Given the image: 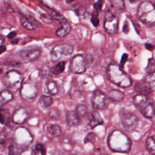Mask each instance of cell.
<instances>
[{"label":"cell","mask_w":155,"mask_h":155,"mask_svg":"<svg viewBox=\"0 0 155 155\" xmlns=\"http://www.w3.org/2000/svg\"><path fill=\"white\" fill-rule=\"evenodd\" d=\"M18 39H12V40L11 41V42L13 43V44H17V43L18 42Z\"/></svg>","instance_id":"cell-44"},{"label":"cell","mask_w":155,"mask_h":155,"mask_svg":"<svg viewBox=\"0 0 155 155\" xmlns=\"http://www.w3.org/2000/svg\"><path fill=\"white\" fill-rule=\"evenodd\" d=\"M6 140V135L4 132H0V143H4Z\"/></svg>","instance_id":"cell-39"},{"label":"cell","mask_w":155,"mask_h":155,"mask_svg":"<svg viewBox=\"0 0 155 155\" xmlns=\"http://www.w3.org/2000/svg\"><path fill=\"white\" fill-rule=\"evenodd\" d=\"M37 91L35 85L28 82L22 85L20 88L21 95L25 100H31L35 98L37 94Z\"/></svg>","instance_id":"cell-13"},{"label":"cell","mask_w":155,"mask_h":155,"mask_svg":"<svg viewBox=\"0 0 155 155\" xmlns=\"http://www.w3.org/2000/svg\"><path fill=\"white\" fill-rule=\"evenodd\" d=\"M155 70V60L154 58H151L148 60V63L147 68H145L146 71L148 73H151L154 71Z\"/></svg>","instance_id":"cell-31"},{"label":"cell","mask_w":155,"mask_h":155,"mask_svg":"<svg viewBox=\"0 0 155 155\" xmlns=\"http://www.w3.org/2000/svg\"><path fill=\"white\" fill-rule=\"evenodd\" d=\"M75 112L79 116L80 118L85 117L88 113L87 107L83 104H79L76 106Z\"/></svg>","instance_id":"cell-29"},{"label":"cell","mask_w":155,"mask_h":155,"mask_svg":"<svg viewBox=\"0 0 155 155\" xmlns=\"http://www.w3.org/2000/svg\"><path fill=\"white\" fill-rule=\"evenodd\" d=\"M107 74L112 83L120 87L127 88L130 87L132 84L130 77L116 64H111L108 66Z\"/></svg>","instance_id":"cell-2"},{"label":"cell","mask_w":155,"mask_h":155,"mask_svg":"<svg viewBox=\"0 0 155 155\" xmlns=\"http://www.w3.org/2000/svg\"><path fill=\"white\" fill-rule=\"evenodd\" d=\"M91 21L92 24H93V25L94 27H97L99 23V20L98 18V15L97 14H95L93 13L91 16Z\"/></svg>","instance_id":"cell-36"},{"label":"cell","mask_w":155,"mask_h":155,"mask_svg":"<svg viewBox=\"0 0 155 155\" xmlns=\"http://www.w3.org/2000/svg\"><path fill=\"white\" fill-rule=\"evenodd\" d=\"M61 27L56 31V35L61 38L67 36L71 31V25L64 17L59 21Z\"/></svg>","instance_id":"cell-16"},{"label":"cell","mask_w":155,"mask_h":155,"mask_svg":"<svg viewBox=\"0 0 155 155\" xmlns=\"http://www.w3.org/2000/svg\"><path fill=\"white\" fill-rule=\"evenodd\" d=\"M107 143L111 151L122 153H128L132 145L130 138L119 130L113 131L108 135Z\"/></svg>","instance_id":"cell-1"},{"label":"cell","mask_w":155,"mask_h":155,"mask_svg":"<svg viewBox=\"0 0 155 155\" xmlns=\"http://www.w3.org/2000/svg\"><path fill=\"white\" fill-rule=\"evenodd\" d=\"M120 117L123 128L127 131L134 130L138 125L139 118L130 112L122 111L120 113Z\"/></svg>","instance_id":"cell-7"},{"label":"cell","mask_w":155,"mask_h":155,"mask_svg":"<svg viewBox=\"0 0 155 155\" xmlns=\"http://www.w3.org/2000/svg\"><path fill=\"white\" fill-rule=\"evenodd\" d=\"M65 119L67 124L70 127L78 126L81 122V118L75 112V111H67L65 116Z\"/></svg>","instance_id":"cell-18"},{"label":"cell","mask_w":155,"mask_h":155,"mask_svg":"<svg viewBox=\"0 0 155 155\" xmlns=\"http://www.w3.org/2000/svg\"><path fill=\"white\" fill-rule=\"evenodd\" d=\"M48 131L51 135L55 137L61 136L62 133L61 128L58 124H50L48 127Z\"/></svg>","instance_id":"cell-26"},{"label":"cell","mask_w":155,"mask_h":155,"mask_svg":"<svg viewBox=\"0 0 155 155\" xmlns=\"http://www.w3.org/2000/svg\"><path fill=\"white\" fill-rule=\"evenodd\" d=\"M40 18L43 22L47 24H50L53 22V18L50 15L47 13H41L40 15Z\"/></svg>","instance_id":"cell-33"},{"label":"cell","mask_w":155,"mask_h":155,"mask_svg":"<svg viewBox=\"0 0 155 155\" xmlns=\"http://www.w3.org/2000/svg\"><path fill=\"white\" fill-rule=\"evenodd\" d=\"M137 16L145 26H155V7L151 2L148 1L142 2L138 6Z\"/></svg>","instance_id":"cell-3"},{"label":"cell","mask_w":155,"mask_h":155,"mask_svg":"<svg viewBox=\"0 0 155 155\" xmlns=\"http://www.w3.org/2000/svg\"><path fill=\"white\" fill-rule=\"evenodd\" d=\"M65 69V62L64 61H61L58 62L54 67L51 68V72L55 75L59 74L62 73Z\"/></svg>","instance_id":"cell-30"},{"label":"cell","mask_w":155,"mask_h":155,"mask_svg":"<svg viewBox=\"0 0 155 155\" xmlns=\"http://www.w3.org/2000/svg\"><path fill=\"white\" fill-rule=\"evenodd\" d=\"M119 19L116 16L110 11H107L105 13L104 21V28L105 31L109 34H115L118 30Z\"/></svg>","instance_id":"cell-9"},{"label":"cell","mask_w":155,"mask_h":155,"mask_svg":"<svg viewBox=\"0 0 155 155\" xmlns=\"http://www.w3.org/2000/svg\"><path fill=\"white\" fill-rule=\"evenodd\" d=\"M98 155H107V154H99Z\"/></svg>","instance_id":"cell-46"},{"label":"cell","mask_w":155,"mask_h":155,"mask_svg":"<svg viewBox=\"0 0 155 155\" xmlns=\"http://www.w3.org/2000/svg\"><path fill=\"white\" fill-rule=\"evenodd\" d=\"M28 114L24 108H20L16 110L12 117L13 122L17 124H21L24 123L28 119Z\"/></svg>","instance_id":"cell-17"},{"label":"cell","mask_w":155,"mask_h":155,"mask_svg":"<svg viewBox=\"0 0 155 155\" xmlns=\"http://www.w3.org/2000/svg\"><path fill=\"white\" fill-rule=\"evenodd\" d=\"M41 54V50L37 47H28L20 50L18 56L27 61H33L36 59Z\"/></svg>","instance_id":"cell-12"},{"label":"cell","mask_w":155,"mask_h":155,"mask_svg":"<svg viewBox=\"0 0 155 155\" xmlns=\"http://www.w3.org/2000/svg\"><path fill=\"white\" fill-rule=\"evenodd\" d=\"M13 94L8 90L0 91V106H2L13 99Z\"/></svg>","instance_id":"cell-21"},{"label":"cell","mask_w":155,"mask_h":155,"mask_svg":"<svg viewBox=\"0 0 155 155\" xmlns=\"http://www.w3.org/2000/svg\"><path fill=\"white\" fill-rule=\"evenodd\" d=\"M123 31L125 33H127L128 31V25L127 24V22H125V24L123 26Z\"/></svg>","instance_id":"cell-42"},{"label":"cell","mask_w":155,"mask_h":155,"mask_svg":"<svg viewBox=\"0 0 155 155\" xmlns=\"http://www.w3.org/2000/svg\"><path fill=\"white\" fill-rule=\"evenodd\" d=\"M102 4H103V1L102 0H99L97 2L95 3V4H94V8L95 10H96L97 11H99L101 10L102 7Z\"/></svg>","instance_id":"cell-38"},{"label":"cell","mask_w":155,"mask_h":155,"mask_svg":"<svg viewBox=\"0 0 155 155\" xmlns=\"http://www.w3.org/2000/svg\"><path fill=\"white\" fill-rule=\"evenodd\" d=\"M154 7H155V3H154Z\"/></svg>","instance_id":"cell-47"},{"label":"cell","mask_w":155,"mask_h":155,"mask_svg":"<svg viewBox=\"0 0 155 155\" xmlns=\"http://www.w3.org/2000/svg\"><path fill=\"white\" fill-rule=\"evenodd\" d=\"M5 50H6V47L5 45H0V54L3 52H4Z\"/></svg>","instance_id":"cell-43"},{"label":"cell","mask_w":155,"mask_h":155,"mask_svg":"<svg viewBox=\"0 0 155 155\" xmlns=\"http://www.w3.org/2000/svg\"><path fill=\"white\" fill-rule=\"evenodd\" d=\"M18 148L15 145L12 144L8 147V155H18Z\"/></svg>","instance_id":"cell-35"},{"label":"cell","mask_w":155,"mask_h":155,"mask_svg":"<svg viewBox=\"0 0 155 155\" xmlns=\"http://www.w3.org/2000/svg\"><path fill=\"white\" fill-rule=\"evenodd\" d=\"M143 81L152 90L155 89V71L148 73Z\"/></svg>","instance_id":"cell-25"},{"label":"cell","mask_w":155,"mask_h":155,"mask_svg":"<svg viewBox=\"0 0 155 155\" xmlns=\"http://www.w3.org/2000/svg\"><path fill=\"white\" fill-rule=\"evenodd\" d=\"M48 93L51 95H56L58 93V88L56 83L53 80H48L46 82Z\"/></svg>","instance_id":"cell-23"},{"label":"cell","mask_w":155,"mask_h":155,"mask_svg":"<svg viewBox=\"0 0 155 155\" xmlns=\"http://www.w3.org/2000/svg\"><path fill=\"white\" fill-rule=\"evenodd\" d=\"M4 85L10 92H16L20 90L23 81L21 73L16 70H10L6 73L2 79Z\"/></svg>","instance_id":"cell-5"},{"label":"cell","mask_w":155,"mask_h":155,"mask_svg":"<svg viewBox=\"0 0 155 155\" xmlns=\"http://www.w3.org/2000/svg\"><path fill=\"white\" fill-rule=\"evenodd\" d=\"M19 19L21 24L25 28L29 30H32L38 28V22L32 16L21 15Z\"/></svg>","instance_id":"cell-15"},{"label":"cell","mask_w":155,"mask_h":155,"mask_svg":"<svg viewBox=\"0 0 155 155\" xmlns=\"http://www.w3.org/2000/svg\"><path fill=\"white\" fill-rule=\"evenodd\" d=\"M127 54H124L122 55V59H121V61H120V65L121 66H123L125 64V62H126L127 59Z\"/></svg>","instance_id":"cell-40"},{"label":"cell","mask_w":155,"mask_h":155,"mask_svg":"<svg viewBox=\"0 0 155 155\" xmlns=\"http://www.w3.org/2000/svg\"><path fill=\"white\" fill-rule=\"evenodd\" d=\"M19 155H35V152L31 148H26L22 151Z\"/></svg>","instance_id":"cell-37"},{"label":"cell","mask_w":155,"mask_h":155,"mask_svg":"<svg viewBox=\"0 0 155 155\" xmlns=\"http://www.w3.org/2000/svg\"><path fill=\"white\" fill-rule=\"evenodd\" d=\"M96 134L93 133V132H90L88 133L85 137L84 138V143H94L95 142L96 140Z\"/></svg>","instance_id":"cell-32"},{"label":"cell","mask_w":155,"mask_h":155,"mask_svg":"<svg viewBox=\"0 0 155 155\" xmlns=\"http://www.w3.org/2000/svg\"><path fill=\"white\" fill-rule=\"evenodd\" d=\"M111 7L118 12H122L125 9L124 0H109Z\"/></svg>","instance_id":"cell-24"},{"label":"cell","mask_w":155,"mask_h":155,"mask_svg":"<svg viewBox=\"0 0 155 155\" xmlns=\"http://www.w3.org/2000/svg\"><path fill=\"white\" fill-rule=\"evenodd\" d=\"M145 145L149 153L151 155H155V140L152 137L147 138Z\"/></svg>","instance_id":"cell-27"},{"label":"cell","mask_w":155,"mask_h":155,"mask_svg":"<svg viewBox=\"0 0 155 155\" xmlns=\"http://www.w3.org/2000/svg\"><path fill=\"white\" fill-rule=\"evenodd\" d=\"M86 61L85 58L81 54L74 56L70 64V70L74 74H81L85 71Z\"/></svg>","instance_id":"cell-10"},{"label":"cell","mask_w":155,"mask_h":155,"mask_svg":"<svg viewBox=\"0 0 155 155\" xmlns=\"http://www.w3.org/2000/svg\"><path fill=\"white\" fill-rule=\"evenodd\" d=\"M129 1L131 3H135V2H137V1H139V0H129Z\"/></svg>","instance_id":"cell-45"},{"label":"cell","mask_w":155,"mask_h":155,"mask_svg":"<svg viewBox=\"0 0 155 155\" xmlns=\"http://www.w3.org/2000/svg\"><path fill=\"white\" fill-rule=\"evenodd\" d=\"M10 113L8 111L4 108H0V123L7 124L10 121Z\"/></svg>","instance_id":"cell-28"},{"label":"cell","mask_w":155,"mask_h":155,"mask_svg":"<svg viewBox=\"0 0 155 155\" xmlns=\"http://www.w3.org/2000/svg\"><path fill=\"white\" fill-rule=\"evenodd\" d=\"M35 150L39 152L41 155H45L46 154V148L45 146L41 143H38L36 144Z\"/></svg>","instance_id":"cell-34"},{"label":"cell","mask_w":155,"mask_h":155,"mask_svg":"<svg viewBox=\"0 0 155 155\" xmlns=\"http://www.w3.org/2000/svg\"><path fill=\"white\" fill-rule=\"evenodd\" d=\"M73 47L67 44H63L56 45L51 50L50 56L52 61L56 62L65 56H68L73 52Z\"/></svg>","instance_id":"cell-8"},{"label":"cell","mask_w":155,"mask_h":155,"mask_svg":"<svg viewBox=\"0 0 155 155\" xmlns=\"http://www.w3.org/2000/svg\"><path fill=\"white\" fill-rule=\"evenodd\" d=\"M103 119L101 114L96 111H91L88 116V124L91 129L103 124Z\"/></svg>","instance_id":"cell-14"},{"label":"cell","mask_w":155,"mask_h":155,"mask_svg":"<svg viewBox=\"0 0 155 155\" xmlns=\"http://www.w3.org/2000/svg\"><path fill=\"white\" fill-rule=\"evenodd\" d=\"M133 103L145 117L150 119L154 116V107L145 96L138 94L135 95L133 97Z\"/></svg>","instance_id":"cell-4"},{"label":"cell","mask_w":155,"mask_h":155,"mask_svg":"<svg viewBox=\"0 0 155 155\" xmlns=\"http://www.w3.org/2000/svg\"><path fill=\"white\" fill-rule=\"evenodd\" d=\"M53 103V99L51 96L47 95H42L39 99V104L42 108H47Z\"/></svg>","instance_id":"cell-22"},{"label":"cell","mask_w":155,"mask_h":155,"mask_svg":"<svg viewBox=\"0 0 155 155\" xmlns=\"http://www.w3.org/2000/svg\"><path fill=\"white\" fill-rule=\"evenodd\" d=\"M33 140V137L28 130L24 127L18 128L14 133L15 145L19 147H27Z\"/></svg>","instance_id":"cell-6"},{"label":"cell","mask_w":155,"mask_h":155,"mask_svg":"<svg viewBox=\"0 0 155 155\" xmlns=\"http://www.w3.org/2000/svg\"><path fill=\"white\" fill-rule=\"evenodd\" d=\"M108 97L114 101L119 102L125 98V94L122 91L116 89H112L108 92Z\"/></svg>","instance_id":"cell-20"},{"label":"cell","mask_w":155,"mask_h":155,"mask_svg":"<svg viewBox=\"0 0 155 155\" xmlns=\"http://www.w3.org/2000/svg\"><path fill=\"white\" fill-rule=\"evenodd\" d=\"M91 102L94 110H104L107 106V96L101 90H96L93 93Z\"/></svg>","instance_id":"cell-11"},{"label":"cell","mask_w":155,"mask_h":155,"mask_svg":"<svg viewBox=\"0 0 155 155\" xmlns=\"http://www.w3.org/2000/svg\"><path fill=\"white\" fill-rule=\"evenodd\" d=\"M16 35V32L15 31H11L10 33L8 34L7 35V37L8 38H10V39H13L14 38Z\"/></svg>","instance_id":"cell-41"},{"label":"cell","mask_w":155,"mask_h":155,"mask_svg":"<svg viewBox=\"0 0 155 155\" xmlns=\"http://www.w3.org/2000/svg\"><path fill=\"white\" fill-rule=\"evenodd\" d=\"M152 89L143 81L137 83L134 86V91L138 94L142 95H147L150 94L152 91Z\"/></svg>","instance_id":"cell-19"}]
</instances>
